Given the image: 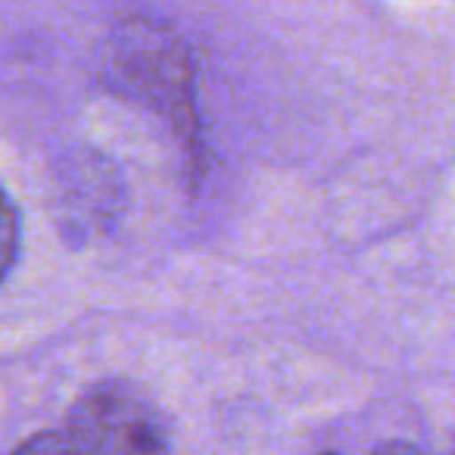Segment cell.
<instances>
[{
	"instance_id": "obj_2",
	"label": "cell",
	"mask_w": 455,
	"mask_h": 455,
	"mask_svg": "<svg viewBox=\"0 0 455 455\" xmlns=\"http://www.w3.org/2000/svg\"><path fill=\"white\" fill-rule=\"evenodd\" d=\"M113 72L128 94L156 107L194 150V66L181 38L156 26H128L116 44Z\"/></svg>"
},
{
	"instance_id": "obj_3",
	"label": "cell",
	"mask_w": 455,
	"mask_h": 455,
	"mask_svg": "<svg viewBox=\"0 0 455 455\" xmlns=\"http://www.w3.org/2000/svg\"><path fill=\"white\" fill-rule=\"evenodd\" d=\"M20 243H22L20 212H16L13 200H10V194L0 184V284L13 272L16 256H20Z\"/></svg>"
},
{
	"instance_id": "obj_5",
	"label": "cell",
	"mask_w": 455,
	"mask_h": 455,
	"mask_svg": "<svg viewBox=\"0 0 455 455\" xmlns=\"http://www.w3.org/2000/svg\"><path fill=\"white\" fill-rule=\"evenodd\" d=\"M371 455H421L411 443H403V440H393V443H384V446H378Z\"/></svg>"
},
{
	"instance_id": "obj_1",
	"label": "cell",
	"mask_w": 455,
	"mask_h": 455,
	"mask_svg": "<svg viewBox=\"0 0 455 455\" xmlns=\"http://www.w3.org/2000/svg\"><path fill=\"white\" fill-rule=\"evenodd\" d=\"M66 434L78 455H169L156 403L125 378H107L76 399Z\"/></svg>"
},
{
	"instance_id": "obj_6",
	"label": "cell",
	"mask_w": 455,
	"mask_h": 455,
	"mask_svg": "<svg viewBox=\"0 0 455 455\" xmlns=\"http://www.w3.org/2000/svg\"><path fill=\"white\" fill-rule=\"evenodd\" d=\"M446 455H455V443H452V446H449V452Z\"/></svg>"
},
{
	"instance_id": "obj_7",
	"label": "cell",
	"mask_w": 455,
	"mask_h": 455,
	"mask_svg": "<svg viewBox=\"0 0 455 455\" xmlns=\"http://www.w3.org/2000/svg\"><path fill=\"white\" fill-rule=\"evenodd\" d=\"M322 455H334V452H322Z\"/></svg>"
},
{
	"instance_id": "obj_4",
	"label": "cell",
	"mask_w": 455,
	"mask_h": 455,
	"mask_svg": "<svg viewBox=\"0 0 455 455\" xmlns=\"http://www.w3.org/2000/svg\"><path fill=\"white\" fill-rule=\"evenodd\" d=\"M10 455H78L66 430H41V434L22 440Z\"/></svg>"
}]
</instances>
